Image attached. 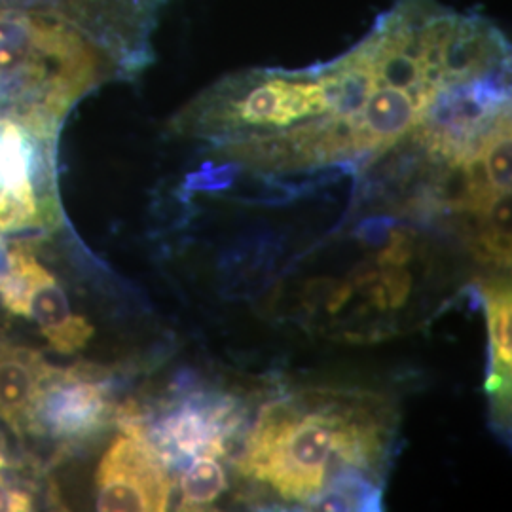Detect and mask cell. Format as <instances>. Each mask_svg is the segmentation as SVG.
I'll list each match as a JSON object with an SVG mask.
<instances>
[{
	"instance_id": "obj_1",
	"label": "cell",
	"mask_w": 512,
	"mask_h": 512,
	"mask_svg": "<svg viewBox=\"0 0 512 512\" xmlns=\"http://www.w3.org/2000/svg\"><path fill=\"white\" fill-rule=\"evenodd\" d=\"M387 444L378 399L302 393L264 404L234 461L241 475L311 509L342 471L380 480Z\"/></svg>"
},
{
	"instance_id": "obj_2",
	"label": "cell",
	"mask_w": 512,
	"mask_h": 512,
	"mask_svg": "<svg viewBox=\"0 0 512 512\" xmlns=\"http://www.w3.org/2000/svg\"><path fill=\"white\" fill-rule=\"evenodd\" d=\"M118 65L69 21L0 8V92L74 105Z\"/></svg>"
},
{
	"instance_id": "obj_3",
	"label": "cell",
	"mask_w": 512,
	"mask_h": 512,
	"mask_svg": "<svg viewBox=\"0 0 512 512\" xmlns=\"http://www.w3.org/2000/svg\"><path fill=\"white\" fill-rule=\"evenodd\" d=\"M329 114L319 65L302 71L253 69L232 74L184 109L179 126L198 137L228 143L293 128Z\"/></svg>"
},
{
	"instance_id": "obj_4",
	"label": "cell",
	"mask_w": 512,
	"mask_h": 512,
	"mask_svg": "<svg viewBox=\"0 0 512 512\" xmlns=\"http://www.w3.org/2000/svg\"><path fill=\"white\" fill-rule=\"evenodd\" d=\"M55 133L0 114V234L38 228L52 217Z\"/></svg>"
},
{
	"instance_id": "obj_5",
	"label": "cell",
	"mask_w": 512,
	"mask_h": 512,
	"mask_svg": "<svg viewBox=\"0 0 512 512\" xmlns=\"http://www.w3.org/2000/svg\"><path fill=\"white\" fill-rule=\"evenodd\" d=\"M243 420L245 408L238 399L222 393H198L171 404L152 423L137 421L120 429L147 440L156 456L171 469L202 454L230 458Z\"/></svg>"
},
{
	"instance_id": "obj_6",
	"label": "cell",
	"mask_w": 512,
	"mask_h": 512,
	"mask_svg": "<svg viewBox=\"0 0 512 512\" xmlns=\"http://www.w3.org/2000/svg\"><path fill=\"white\" fill-rule=\"evenodd\" d=\"M114 416L109 384L93 366H48L23 423L38 437L78 444L101 433Z\"/></svg>"
},
{
	"instance_id": "obj_7",
	"label": "cell",
	"mask_w": 512,
	"mask_h": 512,
	"mask_svg": "<svg viewBox=\"0 0 512 512\" xmlns=\"http://www.w3.org/2000/svg\"><path fill=\"white\" fill-rule=\"evenodd\" d=\"M95 486L97 511L160 512L169 507L173 478L147 440L124 433L107 448Z\"/></svg>"
},
{
	"instance_id": "obj_8",
	"label": "cell",
	"mask_w": 512,
	"mask_h": 512,
	"mask_svg": "<svg viewBox=\"0 0 512 512\" xmlns=\"http://www.w3.org/2000/svg\"><path fill=\"white\" fill-rule=\"evenodd\" d=\"M29 317L35 319L50 348L63 355L86 348L95 332L86 317L73 313L67 293L40 262L31 279Z\"/></svg>"
},
{
	"instance_id": "obj_9",
	"label": "cell",
	"mask_w": 512,
	"mask_h": 512,
	"mask_svg": "<svg viewBox=\"0 0 512 512\" xmlns=\"http://www.w3.org/2000/svg\"><path fill=\"white\" fill-rule=\"evenodd\" d=\"M48 363L37 351L25 348L0 349V418L21 427L37 395Z\"/></svg>"
},
{
	"instance_id": "obj_10",
	"label": "cell",
	"mask_w": 512,
	"mask_h": 512,
	"mask_svg": "<svg viewBox=\"0 0 512 512\" xmlns=\"http://www.w3.org/2000/svg\"><path fill=\"white\" fill-rule=\"evenodd\" d=\"M488 330L492 338V366L486 387L499 401L511 399L512 376V296L509 285H492L484 291Z\"/></svg>"
},
{
	"instance_id": "obj_11",
	"label": "cell",
	"mask_w": 512,
	"mask_h": 512,
	"mask_svg": "<svg viewBox=\"0 0 512 512\" xmlns=\"http://www.w3.org/2000/svg\"><path fill=\"white\" fill-rule=\"evenodd\" d=\"M181 511H202L228 492V475L217 456L202 454L192 459L181 480Z\"/></svg>"
},
{
	"instance_id": "obj_12",
	"label": "cell",
	"mask_w": 512,
	"mask_h": 512,
	"mask_svg": "<svg viewBox=\"0 0 512 512\" xmlns=\"http://www.w3.org/2000/svg\"><path fill=\"white\" fill-rule=\"evenodd\" d=\"M480 217L486 222L473 241L476 258L501 268H511V192L499 194L492 207Z\"/></svg>"
},
{
	"instance_id": "obj_13",
	"label": "cell",
	"mask_w": 512,
	"mask_h": 512,
	"mask_svg": "<svg viewBox=\"0 0 512 512\" xmlns=\"http://www.w3.org/2000/svg\"><path fill=\"white\" fill-rule=\"evenodd\" d=\"M412 283H414L412 274L404 266H395V264L380 266L378 279L372 285H368L370 287V302L378 310H387V308L397 310L410 296Z\"/></svg>"
},
{
	"instance_id": "obj_14",
	"label": "cell",
	"mask_w": 512,
	"mask_h": 512,
	"mask_svg": "<svg viewBox=\"0 0 512 512\" xmlns=\"http://www.w3.org/2000/svg\"><path fill=\"white\" fill-rule=\"evenodd\" d=\"M412 256H414L412 238L408 234H404V232L393 230L389 234V239H387V247H384V251L376 256V262L380 266H387V264L406 266Z\"/></svg>"
},
{
	"instance_id": "obj_15",
	"label": "cell",
	"mask_w": 512,
	"mask_h": 512,
	"mask_svg": "<svg viewBox=\"0 0 512 512\" xmlns=\"http://www.w3.org/2000/svg\"><path fill=\"white\" fill-rule=\"evenodd\" d=\"M4 467V458L0 456V471ZM33 509V497L25 490L12 488L6 484L0 476V511L4 512H25Z\"/></svg>"
},
{
	"instance_id": "obj_16",
	"label": "cell",
	"mask_w": 512,
	"mask_h": 512,
	"mask_svg": "<svg viewBox=\"0 0 512 512\" xmlns=\"http://www.w3.org/2000/svg\"><path fill=\"white\" fill-rule=\"evenodd\" d=\"M393 226H395L393 219H385V217L368 219L355 230V236L366 245L378 247V245H384L385 241L389 239V234L393 232Z\"/></svg>"
},
{
	"instance_id": "obj_17",
	"label": "cell",
	"mask_w": 512,
	"mask_h": 512,
	"mask_svg": "<svg viewBox=\"0 0 512 512\" xmlns=\"http://www.w3.org/2000/svg\"><path fill=\"white\" fill-rule=\"evenodd\" d=\"M12 272V256L10 247L4 239L0 238V285L6 281V277Z\"/></svg>"
}]
</instances>
